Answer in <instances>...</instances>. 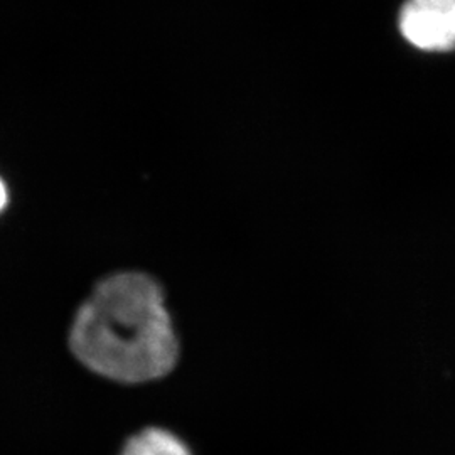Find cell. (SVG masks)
Segmentation results:
<instances>
[{
	"mask_svg": "<svg viewBox=\"0 0 455 455\" xmlns=\"http://www.w3.org/2000/svg\"><path fill=\"white\" fill-rule=\"evenodd\" d=\"M398 28L413 48L451 52L455 49V0H405Z\"/></svg>",
	"mask_w": 455,
	"mask_h": 455,
	"instance_id": "obj_2",
	"label": "cell"
},
{
	"mask_svg": "<svg viewBox=\"0 0 455 455\" xmlns=\"http://www.w3.org/2000/svg\"><path fill=\"white\" fill-rule=\"evenodd\" d=\"M5 203H7V188L0 180V212L5 208Z\"/></svg>",
	"mask_w": 455,
	"mask_h": 455,
	"instance_id": "obj_4",
	"label": "cell"
},
{
	"mask_svg": "<svg viewBox=\"0 0 455 455\" xmlns=\"http://www.w3.org/2000/svg\"><path fill=\"white\" fill-rule=\"evenodd\" d=\"M120 455H193V452L180 435L161 427H150L131 437Z\"/></svg>",
	"mask_w": 455,
	"mask_h": 455,
	"instance_id": "obj_3",
	"label": "cell"
},
{
	"mask_svg": "<svg viewBox=\"0 0 455 455\" xmlns=\"http://www.w3.org/2000/svg\"><path fill=\"white\" fill-rule=\"evenodd\" d=\"M69 342L86 368L120 383L161 379L180 359L163 287L140 272L105 278L78 310Z\"/></svg>",
	"mask_w": 455,
	"mask_h": 455,
	"instance_id": "obj_1",
	"label": "cell"
}]
</instances>
